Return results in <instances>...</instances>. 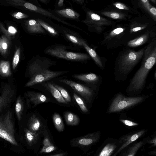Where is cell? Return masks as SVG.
I'll use <instances>...</instances> for the list:
<instances>
[{
	"mask_svg": "<svg viewBox=\"0 0 156 156\" xmlns=\"http://www.w3.org/2000/svg\"><path fill=\"white\" fill-rule=\"evenodd\" d=\"M150 44L144 52L143 62L131 79L126 92L130 95L139 94L144 87L148 73L156 63V47Z\"/></svg>",
	"mask_w": 156,
	"mask_h": 156,
	"instance_id": "6da1fadb",
	"label": "cell"
},
{
	"mask_svg": "<svg viewBox=\"0 0 156 156\" xmlns=\"http://www.w3.org/2000/svg\"><path fill=\"white\" fill-rule=\"evenodd\" d=\"M51 63L47 60L38 59L32 63L28 69L30 77L26 87L33 85L48 81L67 73L64 71H52L49 68Z\"/></svg>",
	"mask_w": 156,
	"mask_h": 156,
	"instance_id": "7a4b0ae2",
	"label": "cell"
},
{
	"mask_svg": "<svg viewBox=\"0 0 156 156\" xmlns=\"http://www.w3.org/2000/svg\"><path fill=\"white\" fill-rule=\"evenodd\" d=\"M144 52V49L137 51L129 50L123 54L118 63V75L116 76L117 79L124 80L127 78L142 57Z\"/></svg>",
	"mask_w": 156,
	"mask_h": 156,
	"instance_id": "3957f363",
	"label": "cell"
},
{
	"mask_svg": "<svg viewBox=\"0 0 156 156\" xmlns=\"http://www.w3.org/2000/svg\"><path fill=\"white\" fill-rule=\"evenodd\" d=\"M146 96L127 97L122 94H117L111 102L108 113L119 112L141 103L146 98Z\"/></svg>",
	"mask_w": 156,
	"mask_h": 156,
	"instance_id": "277c9868",
	"label": "cell"
},
{
	"mask_svg": "<svg viewBox=\"0 0 156 156\" xmlns=\"http://www.w3.org/2000/svg\"><path fill=\"white\" fill-rule=\"evenodd\" d=\"M0 137L12 145H18L12 113L9 111L0 117Z\"/></svg>",
	"mask_w": 156,
	"mask_h": 156,
	"instance_id": "5b68a950",
	"label": "cell"
},
{
	"mask_svg": "<svg viewBox=\"0 0 156 156\" xmlns=\"http://www.w3.org/2000/svg\"><path fill=\"white\" fill-rule=\"evenodd\" d=\"M46 52L52 56L70 60L81 61L89 58V56L86 54L68 52L60 48H50Z\"/></svg>",
	"mask_w": 156,
	"mask_h": 156,
	"instance_id": "8992f818",
	"label": "cell"
},
{
	"mask_svg": "<svg viewBox=\"0 0 156 156\" xmlns=\"http://www.w3.org/2000/svg\"><path fill=\"white\" fill-rule=\"evenodd\" d=\"M100 132L89 133L85 136L72 140L71 145L73 147H84L91 146L98 142L100 137Z\"/></svg>",
	"mask_w": 156,
	"mask_h": 156,
	"instance_id": "52a82bcc",
	"label": "cell"
},
{
	"mask_svg": "<svg viewBox=\"0 0 156 156\" xmlns=\"http://www.w3.org/2000/svg\"><path fill=\"white\" fill-rule=\"evenodd\" d=\"M59 80L70 86L88 102L90 103L94 95L93 91L92 89L83 84L66 79H61Z\"/></svg>",
	"mask_w": 156,
	"mask_h": 156,
	"instance_id": "ba28073f",
	"label": "cell"
},
{
	"mask_svg": "<svg viewBox=\"0 0 156 156\" xmlns=\"http://www.w3.org/2000/svg\"><path fill=\"white\" fill-rule=\"evenodd\" d=\"M146 132L145 129H141L122 136L119 141L120 147L112 156H116L124 149L143 136Z\"/></svg>",
	"mask_w": 156,
	"mask_h": 156,
	"instance_id": "9c48e42d",
	"label": "cell"
},
{
	"mask_svg": "<svg viewBox=\"0 0 156 156\" xmlns=\"http://www.w3.org/2000/svg\"><path fill=\"white\" fill-rule=\"evenodd\" d=\"M15 94L14 90L9 85H6L4 87L0 95V113L11 102Z\"/></svg>",
	"mask_w": 156,
	"mask_h": 156,
	"instance_id": "30bf717a",
	"label": "cell"
},
{
	"mask_svg": "<svg viewBox=\"0 0 156 156\" xmlns=\"http://www.w3.org/2000/svg\"><path fill=\"white\" fill-rule=\"evenodd\" d=\"M28 103H30L35 106L42 103L47 102L48 99L43 94L38 92L28 91L26 94Z\"/></svg>",
	"mask_w": 156,
	"mask_h": 156,
	"instance_id": "8fae6325",
	"label": "cell"
},
{
	"mask_svg": "<svg viewBox=\"0 0 156 156\" xmlns=\"http://www.w3.org/2000/svg\"><path fill=\"white\" fill-rule=\"evenodd\" d=\"M28 129L33 132L40 133L43 130V124L39 118L33 115L29 118L28 123Z\"/></svg>",
	"mask_w": 156,
	"mask_h": 156,
	"instance_id": "7c38bea8",
	"label": "cell"
},
{
	"mask_svg": "<svg viewBox=\"0 0 156 156\" xmlns=\"http://www.w3.org/2000/svg\"><path fill=\"white\" fill-rule=\"evenodd\" d=\"M119 143L110 141L105 144L101 149L98 156H112L117 148Z\"/></svg>",
	"mask_w": 156,
	"mask_h": 156,
	"instance_id": "4fadbf2b",
	"label": "cell"
},
{
	"mask_svg": "<svg viewBox=\"0 0 156 156\" xmlns=\"http://www.w3.org/2000/svg\"><path fill=\"white\" fill-rule=\"evenodd\" d=\"M73 76L78 80L94 84L97 83L100 80L99 77L93 73L75 74L73 75Z\"/></svg>",
	"mask_w": 156,
	"mask_h": 156,
	"instance_id": "5bb4252c",
	"label": "cell"
},
{
	"mask_svg": "<svg viewBox=\"0 0 156 156\" xmlns=\"http://www.w3.org/2000/svg\"><path fill=\"white\" fill-rule=\"evenodd\" d=\"M28 30L31 33L43 34L45 33L44 29L37 20L31 19L26 22Z\"/></svg>",
	"mask_w": 156,
	"mask_h": 156,
	"instance_id": "9a60e30c",
	"label": "cell"
},
{
	"mask_svg": "<svg viewBox=\"0 0 156 156\" xmlns=\"http://www.w3.org/2000/svg\"><path fill=\"white\" fill-rule=\"evenodd\" d=\"M45 86L50 91L54 98L59 103L65 104H67L62 96L59 90L54 85L53 83H47Z\"/></svg>",
	"mask_w": 156,
	"mask_h": 156,
	"instance_id": "2e32d148",
	"label": "cell"
},
{
	"mask_svg": "<svg viewBox=\"0 0 156 156\" xmlns=\"http://www.w3.org/2000/svg\"><path fill=\"white\" fill-rule=\"evenodd\" d=\"M24 6L25 8L29 9L42 14L43 15L48 17H51L54 19L58 20V21H61L63 23L67 24V23L59 19V18H58L51 13L49 12L46 10H44L43 9L37 7L31 3L29 2H26L25 3Z\"/></svg>",
	"mask_w": 156,
	"mask_h": 156,
	"instance_id": "e0dca14e",
	"label": "cell"
},
{
	"mask_svg": "<svg viewBox=\"0 0 156 156\" xmlns=\"http://www.w3.org/2000/svg\"><path fill=\"white\" fill-rule=\"evenodd\" d=\"M82 46L84 47L90 56L93 59L95 63L101 68L103 67L101 62L95 51L90 47L86 42L83 40L81 39Z\"/></svg>",
	"mask_w": 156,
	"mask_h": 156,
	"instance_id": "ac0fdd59",
	"label": "cell"
},
{
	"mask_svg": "<svg viewBox=\"0 0 156 156\" xmlns=\"http://www.w3.org/2000/svg\"><path fill=\"white\" fill-rule=\"evenodd\" d=\"M55 12L63 17L71 19H77L80 16L79 13L70 9L57 10Z\"/></svg>",
	"mask_w": 156,
	"mask_h": 156,
	"instance_id": "d6986e66",
	"label": "cell"
},
{
	"mask_svg": "<svg viewBox=\"0 0 156 156\" xmlns=\"http://www.w3.org/2000/svg\"><path fill=\"white\" fill-rule=\"evenodd\" d=\"M40 133L30 131L28 129L25 130V136L28 144L31 146L37 141Z\"/></svg>",
	"mask_w": 156,
	"mask_h": 156,
	"instance_id": "ffe728a7",
	"label": "cell"
},
{
	"mask_svg": "<svg viewBox=\"0 0 156 156\" xmlns=\"http://www.w3.org/2000/svg\"><path fill=\"white\" fill-rule=\"evenodd\" d=\"M145 141L144 140L133 144L127 149L123 156H135L138 151L144 144Z\"/></svg>",
	"mask_w": 156,
	"mask_h": 156,
	"instance_id": "44dd1931",
	"label": "cell"
},
{
	"mask_svg": "<svg viewBox=\"0 0 156 156\" xmlns=\"http://www.w3.org/2000/svg\"><path fill=\"white\" fill-rule=\"evenodd\" d=\"M12 75L10 63L9 61H0V75L4 77H8Z\"/></svg>",
	"mask_w": 156,
	"mask_h": 156,
	"instance_id": "7402d4cb",
	"label": "cell"
},
{
	"mask_svg": "<svg viewBox=\"0 0 156 156\" xmlns=\"http://www.w3.org/2000/svg\"><path fill=\"white\" fill-rule=\"evenodd\" d=\"M64 118L66 124L70 126H76L78 124L80 119L77 115L69 112H66L64 114Z\"/></svg>",
	"mask_w": 156,
	"mask_h": 156,
	"instance_id": "603a6c76",
	"label": "cell"
},
{
	"mask_svg": "<svg viewBox=\"0 0 156 156\" xmlns=\"http://www.w3.org/2000/svg\"><path fill=\"white\" fill-rule=\"evenodd\" d=\"M148 34H143L139 37L129 41L128 43V45L131 47H136L145 43L148 37Z\"/></svg>",
	"mask_w": 156,
	"mask_h": 156,
	"instance_id": "cb8c5ba5",
	"label": "cell"
},
{
	"mask_svg": "<svg viewBox=\"0 0 156 156\" xmlns=\"http://www.w3.org/2000/svg\"><path fill=\"white\" fill-rule=\"evenodd\" d=\"M9 39L5 36L3 35L0 38V52L3 56L7 53L9 45Z\"/></svg>",
	"mask_w": 156,
	"mask_h": 156,
	"instance_id": "d4e9b609",
	"label": "cell"
},
{
	"mask_svg": "<svg viewBox=\"0 0 156 156\" xmlns=\"http://www.w3.org/2000/svg\"><path fill=\"white\" fill-rule=\"evenodd\" d=\"M53 120L55 126L59 132H62L64 126L61 116L58 113H55L53 116Z\"/></svg>",
	"mask_w": 156,
	"mask_h": 156,
	"instance_id": "484cf974",
	"label": "cell"
},
{
	"mask_svg": "<svg viewBox=\"0 0 156 156\" xmlns=\"http://www.w3.org/2000/svg\"><path fill=\"white\" fill-rule=\"evenodd\" d=\"M15 109L17 119L18 120H20L23 111V104L22 99L20 96L17 99Z\"/></svg>",
	"mask_w": 156,
	"mask_h": 156,
	"instance_id": "4316f807",
	"label": "cell"
},
{
	"mask_svg": "<svg viewBox=\"0 0 156 156\" xmlns=\"http://www.w3.org/2000/svg\"><path fill=\"white\" fill-rule=\"evenodd\" d=\"M53 84L59 90L62 96L66 101L67 103L70 102L71 101L70 95L65 89L55 84Z\"/></svg>",
	"mask_w": 156,
	"mask_h": 156,
	"instance_id": "83f0119b",
	"label": "cell"
},
{
	"mask_svg": "<svg viewBox=\"0 0 156 156\" xmlns=\"http://www.w3.org/2000/svg\"><path fill=\"white\" fill-rule=\"evenodd\" d=\"M73 96L81 111L84 113L88 112V108L82 99L76 93L73 94Z\"/></svg>",
	"mask_w": 156,
	"mask_h": 156,
	"instance_id": "f1b7e54d",
	"label": "cell"
},
{
	"mask_svg": "<svg viewBox=\"0 0 156 156\" xmlns=\"http://www.w3.org/2000/svg\"><path fill=\"white\" fill-rule=\"evenodd\" d=\"M37 20L44 29L52 35L55 36L57 35V33L54 29L48 24L41 20L38 19Z\"/></svg>",
	"mask_w": 156,
	"mask_h": 156,
	"instance_id": "f546056e",
	"label": "cell"
},
{
	"mask_svg": "<svg viewBox=\"0 0 156 156\" xmlns=\"http://www.w3.org/2000/svg\"><path fill=\"white\" fill-rule=\"evenodd\" d=\"M20 49V48L17 49L15 53L12 62V68L14 70L19 62Z\"/></svg>",
	"mask_w": 156,
	"mask_h": 156,
	"instance_id": "4dcf8cb0",
	"label": "cell"
},
{
	"mask_svg": "<svg viewBox=\"0 0 156 156\" xmlns=\"http://www.w3.org/2000/svg\"><path fill=\"white\" fill-rule=\"evenodd\" d=\"M102 14L107 17L115 19H119L122 17V14L116 12H103Z\"/></svg>",
	"mask_w": 156,
	"mask_h": 156,
	"instance_id": "1f68e13d",
	"label": "cell"
},
{
	"mask_svg": "<svg viewBox=\"0 0 156 156\" xmlns=\"http://www.w3.org/2000/svg\"><path fill=\"white\" fill-rule=\"evenodd\" d=\"M66 36L67 38L73 43L80 46H82L81 39L69 34H66Z\"/></svg>",
	"mask_w": 156,
	"mask_h": 156,
	"instance_id": "d6a6232c",
	"label": "cell"
},
{
	"mask_svg": "<svg viewBox=\"0 0 156 156\" xmlns=\"http://www.w3.org/2000/svg\"><path fill=\"white\" fill-rule=\"evenodd\" d=\"M56 147L53 145L48 146H44L40 152L41 154L42 153H49L54 151L56 149Z\"/></svg>",
	"mask_w": 156,
	"mask_h": 156,
	"instance_id": "836d02e7",
	"label": "cell"
},
{
	"mask_svg": "<svg viewBox=\"0 0 156 156\" xmlns=\"http://www.w3.org/2000/svg\"><path fill=\"white\" fill-rule=\"evenodd\" d=\"M88 15L90 17L91 21H98L102 20V18H101L98 15L93 12H89L88 13Z\"/></svg>",
	"mask_w": 156,
	"mask_h": 156,
	"instance_id": "e575fe53",
	"label": "cell"
},
{
	"mask_svg": "<svg viewBox=\"0 0 156 156\" xmlns=\"http://www.w3.org/2000/svg\"><path fill=\"white\" fill-rule=\"evenodd\" d=\"M119 121L125 125L129 126H137L138 124L131 121L124 119H120Z\"/></svg>",
	"mask_w": 156,
	"mask_h": 156,
	"instance_id": "d590c367",
	"label": "cell"
},
{
	"mask_svg": "<svg viewBox=\"0 0 156 156\" xmlns=\"http://www.w3.org/2000/svg\"><path fill=\"white\" fill-rule=\"evenodd\" d=\"M124 30V28L122 27L116 28L110 32L109 35L110 36L112 37L117 35L122 32Z\"/></svg>",
	"mask_w": 156,
	"mask_h": 156,
	"instance_id": "8d00e7d4",
	"label": "cell"
},
{
	"mask_svg": "<svg viewBox=\"0 0 156 156\" xmlns=\"http://www.w3.org/2000/svg\"><path fill=\"white\" fill-rule=\"evenodd\" d=\"M12 16L17 19H21L28 17V16L20 12L14 13L12 14Z\"/></svg>",
	"mask_w": 156,
	"mask_h": 156,
	"instance_id": "74e56055",
	"label": "cell"
},
{
	"mask_svg": "<svg viewBox=\"0 0 156 156\" xmlns=\"http://www.w3.org/2000/svg\"><path fill=\"white\" fill-rule=\"evenodd\" d=\"M113 5L117 8L121 9L128 10L129 8L125 4L120 2H116L113 3Z\"/></svg>",
	"mask_w": 156,
	"mask_h": 156,
	"instance_id": "f35d334b",
	"label": "cell"
},
{
	"mask_svg": "<svg viewBox=\"0 0 156 156\" xmlns=\"http://www.w3.org/2000/svg\"><path fill=\"white\" fill-rule=\"evenodd\" d=\"M43 144L44 146H48L53 145L51 142L49 138L47 136L44 138L43 142Z\"/></svg>",
	"mask_w": 156,
	"mask_h": 156,
	"instance_id": "ab89813d",
	"label": "cell"
},
{
	"mask_svg": "<svg viewBox=\"0 0 156 156\" xmlns=\"http://www.w3.org/2000/svg\"><path fill=\"white\" fill-rule=\"evenodd\" d=\"M141 1L142 2L143 4L144 5V6L147 10H148L149 11L150 9L152 6L150 4L149 1L147 0H141Z\"/></svg>",
	"mask_w": 156,
	"mask_h": 156,
	"instance_id": "60d3db41",
	"label": "cell"
},
{
	"mask_svg": "<svg viewBox=\"0 0 156 156\" xmlns=\"http://www.w3.org/2000/svg\"><path fill=\"white\" fill-rule=\"evenodd\" d=\"M8 32L10 35H14L17 32V30L13 27L10 26L8 27Z\"/></svg>",
	"mask_w": 156,
	"mask_h": 156,
	"instance_id": "b9f144b4",
	"label": "cell"
},
{
	"mask_svg": "<svg viewBox=\"0 0 156 156\" xmlns=\"http://www.w3.org/2000/svg\"><path fill=\"white\" fill-rule=\"evenodd\" d=\"M147 143L150 144H151V147H155L156 145V136H155L153 138L150 139L149 140H147Z\"/></svg>",
	"mask_w": 156,
	"mask_h": 156,
	"instance_id": "7bdbcfd3",
	"label": "cell"
},
{
	"mask_svg": "<svg viewBox=\"0 0 156 156\" xmlns=\"http://www.w3.org/2000/svg\"><path fill=\"white\" fill-rule=\"evenodd\" d=\"M146 27V26H144L134 27L132 29H131L130 31V32H137L144 29Z\"/></svg>",
	"mask_w": 156,
	"mask_h": 156,
	"instance_id": "ee69618b",
	"label": "cell"
},
{
	"mask_svg": "<svg viewBox=\"0 0 156 156\" xmlns=\"http://www.w3.org/2000/svg\"><path fill=\"white\" fill-rule=\"evenodd\" d=\"M0 27L1 29V30L4 32L6 35L8 37V38L10 40L11 39V35L7 31L4 29L2 25L1 24H0Z\"/></svg>",
	"mask_w": 156,
	"mask_h": 156,
	"instance_id": "f6af8a7d",
	"label": "cell"
},
{
	"mask_svg": "<svg viewBox=\"0 0 156 156\" xmlns=\"http://www.w3.org/2000/svg\"><path fill=\"white\" fill-rule=\"evenodd\" d=\"M149 11L151 13L154 17L155 18L156 15V9L153 6H151L149 10Z\"/></svg>",
	"mask_w": 156,
	"mask_h": 156,
	"instance_id": "bcb514c9",
	"label": "cell"
},
{
	"mask_svg": "<svg viewBox=\"0 0 156 156\" xmlns=\"http://www.w3.org/2000/svg\"><path fill=\"white\" fill-rule=\"evenodd\" d=\"M63 0H60L59 1L58 5L59 6H62L63 5Z\"/></svg>",
	"mask_w": 156,
	"mask_h": 156,
	"instance_id": "7dc6e473",
	"label": "cell"
},
{
	"mask_svg": "<svg viewBox=\"0 0 156 156\" xmlns=\"http://www.w3.org/2000/svg\"><path fill=\"white\" fill-rule=\"evenodd\" d=\"M65 153H61L54 154L50 156H64L65 155Z\"/></svg>",
	"mask_w": 156,
	"mask_h": 156,
	"instance_id": "c3c4849f",
	"label": "cell"
},
{
	"mask_svg": "<svg viewBox=\"0 0 156 156\" xmlns=\"http://www.w3.org/2000/svg\"><path fill=\"white\" fill-rule=\"evenodd\" d=\"M156 151L155 150V151H151L149 153V154H151V155H156V153H155L154 152H155Z\"/></svg>",
	"mask_w": 156,
	"mask_h": 156,
	"instance_id": "681fc988",
	"label": "cell"
}]
</instances>
